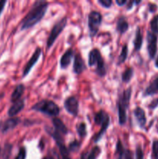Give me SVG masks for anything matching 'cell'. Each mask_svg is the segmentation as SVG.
<instances>
[{
	"label": "cell",
	"instance_id": "cell-1",
	"mask_svg": "<svg viewBox=\"0 0 158 159\" xmlns=\"http://www.w3.org/2000/svg\"><path fill=\"white\" fill-rule=\"evenodd\" d=\"M48 8V3L44 1L34 2L27 15L24 17L22 23V30H26L38 23L43 19Z\"/></svg>",
	"mask_w": 158,
	"mask_h": 159
},
{
	"label": "cell",
	"instance_id": "cell-2",
	"mask_svg": "<svg viewBox=\"0 0 158 159\" xmlns=\"http://www.w3.org/2000/svg\"><path fill=\"white\" fill-rule=\"evenodd\" d=\"M88 65L91 67L96 65V73L100 77L104 76L106 73L105 62L99 49L94 48L90 51L88 55Z\"/></svg>",
	"mask_w": 158,
	"mask_h": 159
},
{
	"label": "cell",
	"instance_id": "cell-3",
	"mask_svg": "<svg viewBox=\"0 0 158 159\" xmlns=\"http://www.w3.org/2000/svg\"><path fill=\"white\" fill-rule=\"evenodd\" d=\"M132 89L129 88L122 93L119 102H118V110H119V121L121 125H123L126 121V109L129 104L131 98Z\"/></svg>",
	"mask_w": 158,
	"mask_h": 159
},
{
	"label": "cell",
	"instance_id": "cell-4",
	"mask_svg": "<svg viewBox=\"0 0 158 159\" xmlns=\"http://www.w3.org/2000/svg\"><path fill=\"white\" fill-rule=\"evenodd\" d=\"M33 110L40 111L46 115L52 116H56L60 113V109L58 106L50 100H42L37 102L33 107Z\"/></svg>",
	"mask_w": 158,
	"mask_h": 159
},
{
	"label": "cell",
	"instance_id": "cell-5",
	"mask_svg": "<svg viewBox=\"0 0 158 159\" xmlns=\"http://www.w3.org/2000/svg\"><path fill=\"white\" fill-rule=\"evenodd\" d=\"M67 22L68 20L67 18H63L62 20H59L57 23H56L54 24V27L51 30V32L50 34L49 37H48L47 41H46V48H50L53 45V43H54V41L56 40V39L57 38V37L59 36V34L62 32L64 27L67 25Z\"/></svg>",
	"mask_w": 158,
	"mask_h": 159
},
{
	"label": "cell",
	"instance_id": "cell-6",
	"mask_svg": "<svg viewBox=\"0 0 158 159\" xmlns=\"http://www.w3.org/2000/svg\"><path fill=\"white\" fill-rule=\"evenodd\" d=\"M102 23V15L97 11H92L88 15V27L90 36L94 37L97 34Z\"/></svg>",
	"mask_w": 158,
	"mask_h": 159
},
{
	"label": "cell",
	"instance_id": "cell-7",
	"mask_svg": "<svg viewBox=\"0 0 158 159\" xmlns=\"http://www.w3.org/2000/svg\"><path fill=\"white\" fill-rule=\"evenodd\" d=\"M147 50L149 56L151 59L154 58L157 51V37L153 33L148 31L147 33Z\"/></svg>",
	"mask_w": 158,
	"mask_h": 159
},
{
	"label": "cell",
	"instance_id": "cell-8",
	"mask_svg": "<svg viewBox=\"0 0 158 159\" xmlns=\"http://www.w3.org/2000/svg\"><path fill=\"white\" fill-rule=\"evenodd\" d=\"M64 107L70 114L76 116L78 113V101L74 96L68 97L64 101Z\"/></svg>",
	"mask_w": 158,
	"mask_h": 159
},
{
	"label": "cell",
	"instance_id": "cell-9",
	"mask_svg": "<svg viewBox=\"0 0 158 159\" xmlns=\"http://www.w3.org/2000/svg\"><path fill=\"white\" fill-rule=\"evenodd\" d=\"M40 54H41V50L39 48H37L36 51H34L33 54L32 55V57H31V58L29 59V61L27 62L26 65L25 66L24 70H23V76L27 75L28 73L30 71V70L32 69V68L33 67V65L37 62Z\"/></svg>",
	"mask_w": 158,
	"mask_h": 159
},
{
	"label": "cell",
	"instance_id": "cell-10",
	"mask_svg": "<svg viewBox=\"0 0 158 159\" xmlns=\"http://www.w3.org/2000/svg\"><path fill=\"white\" fill-rule=\"evenodd\" d=\"M86 68L85 64L84 62V60L82 59L81 56L80 54H76L74 56V71L76 74H81L85 71Z\"/></svg>",
	"mask_w": 158,
	"mask_h": 159
},
{
	"label": "cell",
	"instance_id": "cell-11",
	"mask_svg": "<svg viewBox=\"0 0 158 159\" xmlns=\"http://www.w3.org/2000/svg\"><path fill=\"white\" fill-rule=\"evenodd\" d=\"M116 152L118 155V159H133V154L129 150H124L123 147L119 141L116 147Z\"/></svg>",
	"mask_w": 158,
	"mask_h": 159
},
{
	"label": "cell",
	"instance_id": "cell-12",
	"mask_svg": "<svg viewBox=\"0 0 158 159\" xmlns=\"http://www.w3.org/2000/svg\"><path fill=\"white\" fill-rule=\"evenodd\" d=\"M73 55H74V52H73L71 49L68 50L63 54L60 61V65L62 68H66L67 67L69 66V65L71 62V60L73 58Z\"/></svg>",
	"mask_w": 158,
	"mask_h": 159
},
{
	"label": "cell",
	"instance_id": "cell-13",
	"mask_svg": "<svg viewBox=\"0 0 158 159\" xmlns=\"http://www.w3.org/2000/svg\"><path fill=\"white\" fill-rule=\"evenodd\" d=\"M134 116H136V119L137 120L138 124L141 127H143L147 123L146 119V114L144 110L140 107H136L134 110Z\"/></svg>",
	"mask_w": 158,
	"mask_h": 159
},
{
	"label": "cell",
	"instance_id": "cell-14",
	"mask_svg": "<svg viewBox=\"0 0 158 159\" xmlns=\"http://www.w3.org/2000/svg\"><path fill=\"white\" fill-rule=\"evenodd\" d=\"M23 107H24V100L20 99V100L14 102L13 105L9 108V111H8V114H9V116H14L17 113H20L23 110Z\"/></svg>",
	"mask_w": 158,
	"mask_h": 159
},
{
	"label": "cell",
	"instance_id": "cell-15",
	"mask_svg": "<svg viewBox=\"0 0 158 159\" xmlns=\"http://www.w3.org/2000/svg\"><path fill=\"white\" fill-rule=\"evenodd\" d=\"M158 93V77H156L144 92V96H152Z\"/></svg>",
	"mask_w": 158,
	"mask_h": 159
},
{
	"label": "cell",
	"instance_id": "cell-16",
	"mask_svg": "<svg viewBox=\"0 0 158 159\" xmlns=\"http://www.w3.org/2000/svg\"><path fill=\"white\" fill-rule=\"evenodd\" d=\"M52 122L57 132H59L60 134H68V128L64 125V124L62 122L61 120L58 119V118H54Z\"/></svg>",
	"mask_w": 158,
	"mask_h": 159
},
{
	"label": "cell",
	"instance_id": "cell-17",
	"mask_svg": "<svg viewBox=\"0 0 158 159\" xmlns=\"http://www.w3.org/2000/svg\"><path fill=\"white\" fill-rule=\"evenodd\" d=\"M20 121V120L19 118H10V119H9L5 122L4 125H3L2 131L7 132L9 130H12V129H13L14 127H15L18 125Z\"/></svg>",
	"mask_w": 158,
	"mask_h": 159
},
{
	"label": "cell",
	"instance_id": "cell-18",
	"mask_svg": "<svg viewBox=\"0 0 158 159\" xmlns=\"http://www.w3.org/2000/svg\"><path fill=\"white\" fill-rule=\"evenodd\" d=\"M101 150L99 147H94L91 149V152H85L82 154L81 159H96L100 154Z\"/></svg>",
	"mask_w": 158,
	"mask_h": 159
},
{
	"label": "cell",
	"instance_id": "cell-19",
	"mask_svg": "<svg viewBox=\"0 0 158 159\" xmlns=\"http://www.w3.org/2000/svg\"><path fill=\"white\" fill-rule=\"evenodd\" d=\"M24 89V85H22V84L17 85V86L15 87V90L13 91V93H12V96H11V100L14 102L20 100V98L21 97L22 95L23 94Z\"/></svg>",
	"mask_w": 158,
	"mask_h": 159
},
{
	"label": "cell",
	"instance_id": "cell-20",
	"mask_svg": "<svg viewBox=\"0 0 158 159\" xmlns=\"http://www.w3.org/2000/svg\"><path fill=\"white\" fill-rule=\"evenodd\" d=\"M108 120H109V116L104 111L99 112L94 116V122H95L96 124H99V125H102L104 123Z\"/></svg>",
	"mask_w": 158,
	"mask_h": 159
},
{
	"label": "cell",
	"instance_id": "cell-21",
	"mask_svg": "<svg viewBox=\"0 0 158 159\" xmlns=\"http://www.w3.org/2000/svg\"><path fill=\"white\" fill-rule=\"evenodd\" d=\"M143 43V36L142 33H141L139 27L137 28L136 32V35H135V40H134V48L135 50L139 51L140 49L141 46H142Z\"/></svg>",
	"mask_w": 158,
	"mask_h": 159
},
{
	"label": "cell",
	"instance_id": "cell-22",
	"mask_svg": "<svg viewBox=\"0 0 158 159\" xmlns=\"http://www.w3.org/2000/svg\"><path fill=\"white\" fill-rule=\"evenodd\" d=\"M129 28V24L124 18H120L117 22V30L121 34L126 32Z\"/></svg>",
	"mask_w": 158,
	"mask_h": 159
},
{
	"label": "cell",
	"instance_id": "cell-23",
	"mask_svg": "<svg viewBox=\"0 0 158 159\" xmlns=\"http://www.w3.org/2000/svg\"><path fill=\"white\" fill-rule=\"evenodd\" d=\"M133 76V68H128L122 75V79L124 82H128L131 80Z\"/></svg>",
	"mask_w": 158,
	"mask_h": 159
},
{
	"label": "cell",
	"instance_id": "cell-24",
	"mask_svg": "<svg viewBox=\"0 0 158 159\" xmlns=\"http://www.w3.org/2000/svg\"><path fill=\"white\" fill-rule=\"evenodd\" d=\"M150 27H151L152 33L154 34H158V15L153 16L150 22Z\"/></svg>",
	"mask_w": 158,
	"mask_h": 159
},
{
	"label": "cell",
	"instance_id": "cell-25",
	"mask_svg": "<svg viewBox=\"0 0 158 159\" xmlns=\"http://www.w3.org/2000/svg\"><path fill=\"white\" fill-rule=\"evenodd\" d=\"M77 134H78L81 138H83V137H85V135L87 134L86 125H85V123H81V124H77Z\"/></svg>",
	"mask_w": 158,
	"mask_h": 159
},
{
	"label": "cell",
	"instance_id": "cell-26",
	"mask_svg": "<svg viewBox=\"0 0 158 159\" xmlns=\"http://www.w3.org/2000/svg\"><path fill=\"white\" fill-rule=\"evenodd\" d=\"M127 54H128V48H127L126 45H124L123 48H122V51H121L120 55L119 57V63H123L125 61L127 57Z\"/></svg>",
	"mask_w": 158,
	"mask_h": 159
},
{
	"label": "cell",
	"instance_id": "cell-27",
	"mask_svg": "<svg viewBox=\"0 0 158 159\" xmlns=\"http://www.w3.org/2000/svg\"><path fill=\"white\" fill-rule=\"evenodd\" d=\"M153 158L158 159V141H154L153 143Z\"/></svg>",
	"mask_w": 158,
	"mask_h": 159
},
{
	"label": "cell",
	"instance_id": "cell-28",
	"mask_svg": "<svg viewBox=\"0 0 158 159\" xmlns=\"http://www.w3.org/2000/svg\"><path fill=\"white\" fill-rule=\"evenodd\" d=\"M80 147H81V143L78 142L77 141H73V142H71L69 145L70 150L73 151V152H76V151H77Z\"/></svg>",
	"mask_w": 158,
	"mask_h": 159
},
{
	"label": "cell",
	"instance_id": "cell-29",
	"mask_svg": "<svg viewBox=\"0 0 158 159\" xmlns=\"http://www.w3.org/2000/svg\"><path fill=\"white\" fill-rule=\"evenodd\" d=\"M99 3L102 5L103 7L109 8L111 7L112 2V0H99Z\"/></svg>",
	"mask_w": 158,
	"mask_h": 159
},
{
	"label": "cell",
	"instance_id": "cell-30",
	"mask_svg": "<svg viewBox=\"0 0 158 159\" xmlns=\"http://www.w3.org/2000/svg\"><path fill=\"white\" fill-rule=\"evenodd\" d=\"M26 149L24 148H22L20 150L18 155L15 157V159H26Z\"/></svg>",
	"mask_w": 158,
	"mask_h": 159
},
{
	"label": "cell",
	"instance_id": "cell-31",
	"mask_svg": "<svg viewBox=\"0 0 158 159\" xmlns=\"http://www.w3.org/2000/svg\"><path fill=\"white\" fill-rule=\"evenodd\" d=\"M136 159H143V152L140 147H137L136 148Z\"/></svg>",
	"mask_w": 158,
	"mask_h": 159
},
{
	"label": "cell",
	"instance_id": "cell-32",
	"mask_svg": "<svg viewBox=\"0 0 158 159\" xmlns=\"http://www.w3.org/2000/svg\"><path fill=\"white\" fill-rule=\"evenodd\" d=\"M49 158L50 159H60V157H59L58 154H57L55 151H53V152H51V155L49 157Z\"/></svg>",
	"mask_w": 158,
	"mask_h": 159
},
{
	"label": "cell",
	"instance_id": "cell-33",
	"mask_svg": "<svg viewBox=\"0 0 158 159\" xmlns=\"http://www.w3.org/2000/svg\"><path fill=\"white\" fill-rule=\"evenodd\" d=\"M157 106H158V99H154V100H153L151 103H150V108L154 109V108H156Z\"/></svg>",
	"mask_w": 158,
	"mask_h": 159
},
{
	"label": "cell",
	"instance_id": "cell-34",
	"mask_svg": "<svg viewBox=\"0 0 158 159\" xmlns=\"http://www.w3.org/2000/svg\"><path fill=\"white\" fill-rule=\"evenodd\" d=\"M6 1H5V0L0 1V14H1L2 12L3 9H4V7H5V5H6Z\"/></svg>",
	"mask_w": 158,
	"mask_h": 159
},
{
	"label": "cell",
	"instance_id": "cell-35",
	"mask_svg": "<svg viewBox=\"0 0 158 159\" xmlns=\"http://www.w3.org/2000/svg\"><path fill=\"white\" fill-rule=\"evenodd\" d=\"M116 4L119 5V6H122L123 5H125V3L127 2V1L126 0H116Z\"/></svg>",
	"mask_w": 158,
	"mask_h": 159
},
{
	"label": "cell",
	"instance_id": "cell-36",
	"mask_svg": "<svg viewBox=\"0 0 158 159\" xmlns=\"http://www.w3.org/2000/svg\"><path fill=\"white\" fill-rule=\"evenodd\" d=\"M150 6H150V8H151V9H150V10H151V11H152V12H154V11H155V10H156V5H153V4H150Z\"/></svg>",
	"mask_w": 158,
	"mask_h": 159
},
{
	"label": "cell",
	"instance_id": "cell-37",
	"mask_svg": "<svg viewBox=\"0 0 158 159\" xmlns=\"http://www.w3.org/2000/svg\"><path fill=\"white\" fill-rule=\"evenodd\" d=\"M155 65H156V66L158 68V56H157V57H156V62H155Z\"/></svg>",
	"mask_w": 158,
	"mask_h": 159
},
{
	"label": "cell",
	"instance_id": "cell-38",
	"mask_svg": "<svg viewBox=\"0 0 158 159\" xmlns=\"http://www.w3.org/2000/svg\"><path fill=\"white\" fill-rule=\"evenodd\" d=\"M43 159H50V158H47V157H45V158H43Z\"/></svg>",
	"mask_w": 158,
	"mask_h": 159
},
{
	"label": "cell",
	"instance_id": "cell-39",
	"mask_svg": "<svg viewBox=\"0 0 158 159\" xmlns=\"http://www.w3.org/2000/svg\"><path fill=\"white\" fill-rule=\"evenodd\" d=\"M0 152H1V148H0Z\"/></svg>",
	"mask_w": 158,
	"mask_h": 159
}]
</instances>
